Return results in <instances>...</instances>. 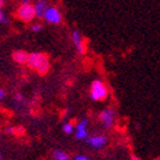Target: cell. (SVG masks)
I'll return each instance as SVG.
<instances>
[{"label":"cell","mask_w":160,"mask_h":160,"mask_svg":"<svg viewBox=\"0 0 160 160\" xmlns=\"http://www.w3.org/2000/svg\"><path fill=\"white\" fill-rule=\"evenodd\" d=\"M74 160H90V158L84 156V155H78V156L74 158Z\"/></svg>","instance_id":"obj_15"},{"label":"cell","mask_w":160,"mask_h":160,"mask_svg":"<svg viewBox=\"0 0 160 160\" xmlns=\"http://www.w3.org/2000/svg\"><path fill=\"white\" fill-rule=\"evenodd\" d=\"M5 5V0H0V9H3Z\"/></svg>","instance_id":"obj_18"},{"label":"cell","mask_w":160,"mask_h":160,"mask_svg":"<svg viewBox=\"0 0 160 160\" xmlns=\"http://www.w3.org/2000/svg\"><path fill=\"white\" fill-rule=\"evenodd\" d=\"M21 4H32L31 0H21Z\"/></svg>","instance_id":"obj_17"},{"label":"cell","mask_w":160,"mask_h":160,"mask_svg":"<svg viewBox=\"0 0 160 160\" xmlns=\"http://www.w3.org/2000/svg\"><path fill=\"white\" fill-rule=\"evenodd\" d=\"M99 121L106 128H112L116 121V112L113 108H106L99 113Z\"/></svg>","instance_id":"obj_5"},{"label":"cell","mask_w":160,"mask_h":160,"mask_svg":"<svg viewBox=\"0 0 160 160\" xmlns=\"http://www.w3.org/2000/svg\"><path fill=\"white\" fill-rule=\"evenodd\" d=\"M4 95H5V92H4V90H2V89H0V101H2V99L4 98Z\"/></svg>","instance_id":"obj_16"},{"label":"cell","mask_w":160,"mask_h":160,"mask_svg":"<svg viewBox=\"0 0 160 160\" xmlns=\"http://www.w3.org/2000/svg\"><path fill=\"white\" fill-rule=\"evenodd\" d=\"M0 160H2V155H0Z\"/></svg>","instance_id":"obj_20"},{"label":"cell","mask_w":160,"mask_h":160,"mask_svg":"<svg viewBox=\"0 0 160 160\" xmlns=\"http://www.w3.org/2000/svg\"><path fill=\"white\" fill-rule=\"evenodd\" d=\"M62 128H64V132H65V133H72V132L75 131V127H74L72 123H65V125L62 126Z\"/></svg>","instance_id":"obj_12"},{"label":"cell","mask_w":160,"mask_h":160,"mask_svg":"<svg viewBox=\"0 0 160 160\" xmlns=\"http://www.w3.org/2000/svg\"><path fill=\"white\" fill-rule=\"evenodd\" d=\"M43 19L48 23V24H53V26H57L62 22V14L60 12V9L55 5H50L48 9L46 10L45 15H43Z\"/></svg>","instance_id":"obj_4"},{"label":"cell","mask_w":160,"mask_h":160,"mask_svg":"<svg viewBox=\"0 0 160 160\" xmlns=\"http://www.w3.org/2000/svg\"><path fill=\"white\" fill-rule=\"evenodd\" d=\"M71 42H72V45L75 46L76 51L80 55H84L85 53L87 48H85V43H84V37H83L82 33H80V31L74 29L71 32Z\"/></svg>","instance_id":"obj_6"},{"label":"cell","mask_w":160,"mask_h":160,"mask_svg":"<svg viewBox=\"0 0 160 160\" xmlns=\"http://www.w3.org/2000/svg\"><path fill=\"white\" fill-rule=\"evenodd\" d=\"M108 97V89L102 80H94L90 85V98L93 101H104Z\"/></svg>","instance_id":"obj_2"},{"label":"cell","mask_w":160,"mask_h":160,"mask_svg":"<svg viewBox=\"0 0 160 160\" xmlns=\"http://www.w3.org/2000/svg\"><path fill=\"white\" fill-rule=\"evenodd\" d=\"M87 125H88V121L87 119H82L78 125H76V128H75V136L78 140H85L88 137V131H87Z\"/></svg>","instance_id":"obj_9"},{"label":"cell","mask_w":160,"mask_h":160,"mask_svg":"<svg viewBox=\"0 0 160 160\" xmlns=\"http://www.w3.org/2000/svg\"><path fill=\"white\" fill-rule=\"evenodd\" d=\"M87 141H88V144H89L92 148H94V149H102V148H104V146L107 145L108 138H107V136H104V135H95V136L89 137Z\"/></svg>","instance_id":"obj_7"},{"label":"cell","mask_w":160,"mask_h":160,"mask_svg":"<svg viewBox=\"0 0 160 160\" xmlns=\"http://www.w3.org/2000/svg\"><path fill=\"white\" fill-rule=\"evenodd\" d=\"M8 23H9V21H8V18H7L5 13L3 12V9H0V24L7 26Z\"/></svg>","instance_id":"obj_13"},{"label":"cell","mask_w":160,"mask_h":160,"mask_svg":"<svg viewBox=\"0 0 160 160\" xmlns=\"http://www.w3.org/2000/svg\"><path fill=\"white\" fill-rule=\"evenodd\" d=\"M131 160H140V159L136 155H131Z\"/></svg>","instance_id":"obj_19"},{"label":"cell","mask_w":160,"mask_h":160,"mask_svg":"<svg viewBox=\"0 0 160 160\" xmlns=\"http://www.w3.org/2000/svg\"><path fill=\"white\" fill-rule=\"evenodd\" d=\"M27 65L39 75H46L51 68L50 58L43 52H31L28 55Z\"/></svg>","instance_id":"obj_1"},{"label":"cell","mask_w":160,"mask_h":160,"mask_svg":"<svg viewBox=\"0 0 160 160\" xmlns=\"http://www.w3.org/2000/svg\"><path fill=\"white\" fill-rule=\"evenodd\" d=\"M28 52H26V51H23V50H17V51H14L13 52V60L15 62H18V64H27V61H28Z\"/></svg>","instance_id":"obj_10"},{"label":"cell","mask_w":160,"mask_h":160,"mask_svg":"<svg viewBox=\"0 0 160 160\" xmlns=\"http://www.w3.org/2000/svg\"><path fill=\"white\" fill-rule=\"evenodd\" d=\"M50 4H48V0H36L33 3V8L36 12V17L38 18H43L46 10L48 9Z\"/></svg>","instance_id":"obj_8"},{"label":"cell","mask_w":160,"mask_h":160,"mask_svg":"<svg viewBox=\"0 0 160 160\" xmlns=\"http://www.w3.org/2000/svg\"><path fill=\"white\" fill-rule=\"evenodd\" d=\"M42 24L41 23H34V24H32L31 26V31L33 32V33H38V32H41L42 31Z\"/></svg>","instance_id":"obj_14"},{"label":"cell","mask_w":160,"mask_h":160,"mask_svg":"<svg viewBox=\"0 0 160 160\" xmlns=\"http://www.w3.org/2000/svg\"><path fill=\"white\" fill-rule=\"evenodd\" d=\"M53 159H55V160H70V159H69V155L65 154V152L61 151V150L53 151Z\"/></svg>","instance_id":"obj_11"},{"label":"cell","mask_w":160,"mask_h":160,"mask_svg":"<svg viewBox=\"0 0 160 160\" xmlns=\"http://www.w3.org/2000/svg\"><path fill=\"white\" fill-rule=\"evenodd\" d=\"M15 17L24 23L32 22L36 17V12L33 8V4H21L15 12Z\"/></svg>","instance_id":"obj_3"}]
</instances>
